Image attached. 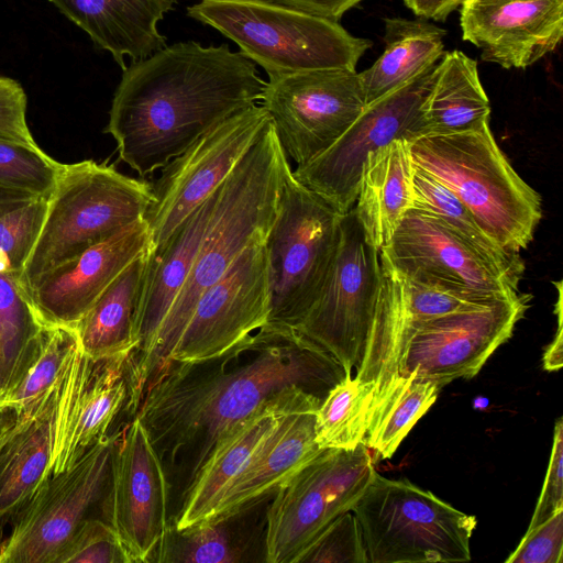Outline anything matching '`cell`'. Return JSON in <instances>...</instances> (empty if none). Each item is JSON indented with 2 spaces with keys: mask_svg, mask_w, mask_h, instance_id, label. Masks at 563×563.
I'll return each mask as SVG.
<instances>
[{
  "mask_svg": "<svg viewBox=\"0 0 563 563\" xmlns=\"http://www.w3.org/2000/svg\"><path fill=\"white\" fill-rule=\"evenodd\" d=\"M342 365L292 327L267 322L224 352L173 362L146 385L135 412L167 482L168 522L216 445L268 404L323 400Z\"/></svg>",
  "mask_w": 563,
  "mask_h": 563,
  "instance_id": "6da1fadb",
  "label": "cell"
},
{
  "mask_svg": "<svg viewBox=\"0 0 563 563\" xmlns=\"http://www.w3.org/2000/svg\"><path fill=\"white\" fill-rule=\"evenodd\" d=\"M265 85L255 64L227 44L166 45L123 69L104 133L120 159L145 178L224 119L258 103Z\"/></svg>",
  "mask_w": 563,
  "mask_h": 563,
  "instance_id": "7a4b0ae2",
  "label": "cell"
},
{
  "mask_svg": "<svg viewBox=\"0 0 563 563\" xmlns=\"http://www.w3.org/2000/svg\"><path fill=\"white\" fill-rule=\"evenodd\" d=\"M290 166L272 121L219 188L216 217L195 262L146 350L125 360L128 406L135 407L201 294L255 241L265 240Z\"/></svg>",
  "mask_w": 563,
  "mask_h": 563,
  "instance_id": "3957f363",
  "label": "cell"
},
{
  "mask_svg": "<svg viewBox=\"0 0 563 563\" xmlns=\"http://www.w3.org/2000/svg\"><path fill=\"white\" fill-rule=\"evenodd\" d=\"M380 283L379 250L366 239L352 208L342 214L336 253L322 290L296 327L369 390L366 433L402 382L390 371L375 334Z\"/></svg>",
  "mask_w": 563,
  "mask_h": 563,
  "instance_id": "277c9868",
  "label": "cell"
},
{
  "mask_svg": "<svg viewBox=\"0 0 563 563\" xmlns=\"http://www.w3.org/2000/svg\"><path fill=\"white\" fill-rule=\"evenodd\" d=\"M408 142L413 164L452 191L499 247H528L542 218L541 196L515 170L489 123Z\"/></svg>",
  "mask_w": 563,
  "mask_h": 563,
  "instance_id": "5b68a950",
  "label": "cell"
},
{
  "mask_svg": "<svg viewBox=\"0 0 563 563\" xmlns=\"http://www.w3.org/2000/svg\"><path fill=\"white\" fill-rule=\"evenodd\" d=\"M152 184L106 162L63 164L47 197L44 222L21 275L22 289L41 275L144 218Z\"/></svg>",
  "mask_w": 563,
  "mask_h": 563,
  "instance_id": "8992f818",
  "label": "cell"
},
{
  "mask_svg": "<svg viewBox=\"0 0 563 563\" xmlns=\"http://www.w3.org/2000/svg\"><path fill=\"white\" fill-rule=\"evenodd\" d=\"M187 14L235 43L268 76L355 70L372 46L371 40L352 35L336 21L274 0H200Z\"/></svg>",
  "mask_w": 563,
  "mask_h": 563,
  "instance_id": "52a82bcc",
  "label": "cell"
},
{
  "mask_svg": "<svg viewBox=\"0 0 563 563\" xmlns=\"http://www.w3.org/2000/svg\"><path fill=\"white\" fill-rule=\"evenodd\" d=\"M352 511L371 563L471 560L476 517L406 478L390 479L375 471Z\"/></svg>",
  "mask_w": 563,
  "mask_h": 563,
  "instance_id": "ba28073f",
  "label": "cell"
},
{
  "mask_svg": "<svg viewBox=\"0 0 563 563\" xmlns=\"http://www.w3.org/2000/svg\"><path fill=\"white\" fill-rule=\"evenodd\" d=\"M341 218L288 166L265 239L272 280L268 322L296 329L316 302L336 253Z\"/></svg>",
  "mask_w": 563,
  "mask_h": 563,
  "instance_id": "9c48e42d",
  "label": "cell"
},
{
  "mask_svg": "<svg viewBox=\"0 0 563 563\" xmlns=\"http://www.w3.org/2000/svg\"><path fill=\"white\" fill-rule=\"evenodd\" d=\"M375 472L369 449H325L277 488L267 510L266 563H297L339 516L352 510Z\"/></svg>",
  "mask_w": 563,
  "mask_h": 563,
  "instance_id": "30bf717a",
  "label": "cell"
},
{
  "mask_svg": "<svg viewBox=\"0 0 563 563\" xmlns=\"http://www.w3.org/2000/svg\"><path fill=\"white\" fill-rule=\"evenodd\" d=\"M117 428L70 468L47 477L0 542V563H56L81 522L99 511Z\"/></svg>",
  "mask_w": 563,
  "mask_h": 563,
  "instance_id": "8fae6325",
  "label": "cell"
},
{
  "mask_svg": "<svg viewBox=\"0 0 563 563\" xmlns=\"http://www.w3.org/2000/svg\"><path fill=\"white\" fill-rule=\"evenodd\" d=\"M261 104L297 166L327 151L366 107L358 73L343 68L268 76Z\"/></svg>",
  "mask_w": 563,
  "mask_h": 563,
  "instance_id": "7c38bea8",
  "label": "cell"
},
{
  "mask_svg": "<svg viewBox=\"0 0 563 563\" xmlns=\"http://www.w3.org/2000/svg\"><path fill=\"white\" fill-rule=\"evenodd\" d=\"M269 121L261 103L242 109L161 168L152 184L154 200L144 216L151 251L159 247L221 186Z\"/></svg>",
  "mask_w": 563,
  "mask_h": 563,
  "instance_id": "4fadbf2b",
  "label": "cell"
},
{
  "mask_svg": "<svg viewBox=\"0 0 563 563\" xmlns=\"http://www.w3.org/2000/svg\"><path fill=\"white\" fill-rule=\"evenodd\" d=\"M437 64L366 106L327 151L292 169L294 176L340 213L352 209L367 156L391 141H410L423 134L422 106Z\"/></svg>",
  "mask_w": 563,
  "mask_h": 563,
  "instance_id": "5bb4252c",
  "label": "cell"
},
{
  "mask_svg": "<svg viewBox=\"0 0 563 563\" xmlns=\"http://www.w3.org/2000/svg\"><path fill=\"white\" fill-rule=\"evenodd\" d=\"M98 517L113 528L130 563H153L169 528L167 482L136 416L117 427L110 477Z\"/></svg>",
  "mask_w": 563,
  "mask_h": 563,
  "instance_id": "9a60e30c",
  "label": "cell"
},
{
  "mask_svg": "<svg viewBox=\"0 0 563 563\" xmlns=\"http://www.w3.org/2000/svg\"><path fill=\"white\" fill-rule=\"evenodd\" d=\"M271 300L269 261L265 240H258L201 294L156 374L169 363L230 349L268 322Z\"/></svg>",
  "mask_w": 563,
  "mask_h": 563,
  "instance_id": "2e32d148",
  "label": "cell"
},
{
  "mask_svg": "<svg viewBox=\"0 0 563 563\" xmlns=\"http://www.w3.org/2000/svg\"><path fill=\"white\" fill-rule=\"evenodd\" d=\"M530 299V295L518 292L486 307L410 323L399 375L415 372L440 388L474 377L511 338Z\"/></svg>",
  "mask_w": 563,
  "mask_h": 563,
  "instance_id": "e0dca14e",
  "label": "cell"
},
{
  "mask_svg": "<svg viewBox=\"0 0 563 563\" xmlns=\"http://www.w3.org/2000/svg\"><path fill=\"white\" fill-rule=\"evenodd\" d=\"M379 253L401 274H420L495 297L520 292L525 272V266L488 256L441 219L417 208L405 213Z\"/></svg>",
  "mask_w": 563,
  "mask_h": 563,
  "instance_id": "ac0fdd59",
  "label": "cell"
},
{
  "mask_svg": "<svg viewBox=\"0 0 563 563\" xmlns=\"http://www.w3.org/2000/svg\"><path fill=\"white\" fill-rule=\"evenodd\" d=\"M126 357L93 361L77 342L60 376L51 475L70 468L115 429L128 399Z\"/></svg>",
  "mask_w": 563,
  "mask_h": 563,
  "instance_id": "d6986e66",
  "label": "cell"
},
{
  "mask_svg": "<svg viewBox=\"0 0 563 563\" xmlns=\"http://www.w3.org/2000/svg\"><path fill=\"white\" fill-rule=\"evenodd\" d=\"M151 251L145 219L135 221L22 289L44 327L77 323L140 255Z\"/></svg>",
  "mask_w": 563,
  "mask_h": 563,
  "instance_id": "ffe728a7",
  "label": "cell"
},
{
  "mask_svg": "<svg viewBox=\"0 0 563 563\" xmlns=\"http://www.w3.org/2000/svg\"><path fill=\"white\" fill-rule=\"evenodd\" d=\"M460 24L483 60L523 69L560 45L563 0H465Z\"/></svg>",
  "mask_w": 563,
  "mask_h": 563,
  "instance_id": "44dd1931",
  "label": "cell"
},
{
  "mask_svg": "<svg viewBox=\"0 0 563 563\" xmlns=\"http://www.w3.org/2000/svg\"><path fill=\"white\" fill-rule=\"evenodd\" d=\"M60 376L42 398L16 412L14 422L0 435V541L7 526L51 476Z\"/></svg>",
  "mask_w": 563,
  "mask_h": 563,
  "instance_id": "7402d4cb",
  "label": "cell"
},
{
  "mask_svg": "<svg viewBox=\"0 0 563 563\" xmlns=\"http://www.w3.org/2000/svg\"><path fill=\"white\" fill-rule=\"evenodd\" d=\"M322 400L300 397L268 404L223 438L196 475L173 528L183 530L212 517L231 483L247 466L280 420L290 412L317 409Z\"/></svg>",
  "mask_w": 563,
  "mask_h": 563,
  "instance_id": "603a6c76",
  "label": "cell"
},
{
  "mask_svg": "<svg viewBox=\"0 0 563 563\" xmlns=\"http://www.w3.org/2000/svg\"><path fill=\"white\" fill-rule=\"evenodd\" d=\"M271 493L189 528L169 527L153 563H266Z\"/></svg>",
  "mask_w": 563,
  "mask_h": 563,
  "instance_id": "cb8c5ba5",
  "label": "cell"
},
{
  "mask_svg": "<svg viewBox=\"0 0 563 563\" xmlns=\"http://www.w3.org/2000/svg\"><path fill=\"white\" fill-rule=\"evenodd\" d=\"M124 69L166 46L157 29L176 0H48Z\"/></svg>",
  "mask_w": 563,
  "mask_h": 563,
  "instance_id": "d4e9b609",
  "label": "cell"
},
{
  "mask_svg": "<svg viewBox=\"0 0 563 563\" xmlns=\"http://www.w3.org/2000/svg\"><path fill=\"white\" fill-rule=\"evenodd\" d=\"M415 164L409 142L395 140L365 159L354 210L368 242L380 250L413 205Z\"/></svg>",
  "mask_w": 563,
  "mask_h": 563,
  "instance_id": "484cf974",
  "label": "cell"
},
{
  "mask_svg": "<svg viewBox=\"0 0 563 563\" xmlns=\"http://www.w3.org/2000/svg\"><path fill=\"white\" fill-rule=\"evenodd\" d=\"M317 409L290 412L280 420L265 444L228 487L212 517L276 492L322 451L314 439Z\"/></svg>",
  "mask_w": 563,
  "mask_h": 563,
  "instance_id": "4316f807",
  "label": "cell"
},
{
  "mask_svg": "<svg viewBox=\"0 0 563 563\" xmlns=\"http://www.w3.org/2000/svg\"><path fill=\"white\" fill-rule=\"evenodd\" d=\"M150 252L135 258L77 323L80 347L91 360L129 356L133 351L134 322Z\"/></svg>",
  "mask_w": 563,
  "mask_h": 563,
  "instance_id": "83f0119b",
  "label": "cell"
},
{
  "mask_svg": "<svg viewBox=\"0 0 563 563\" xmlns=\"http://www.w3.org/2000/svg\"><path fill=\"white\" fill-rule=\"evenodd\" d=\"M384 23L382 55L358 73L366 106L421 75L444 53L446 31L427 20L385 18Z\"/></svg>",
  "mask_w": 563,
  "mask_h": 563,
  "instance_id": "f1b7e54d",
  "label": "cell"
},
{
  "mask_svg": "<svg viewBox=\"0 0 563 563\" xmlns=\"http://www.w3.org/2000/svg\"><path fill=\"white\" fill-rule=\"evenodd\" d=\"M490 111L477 63L459 49L443 53L422 106L423 134L481 128L489 123Z\"/></svg>",
  "mask_w": 563,
  "mask_h": 563,
  "instance_id": "f546056e",
  "label": "cell"
},
{
  "mask_svg": "<svg viewBox=\"0 0 563 563\" xmlns=\"http://www.w3.org/2000/svg\"><path fill=\"white\" fill-rule=\"evenodd\" d=\"M43 328L16 278L0 274V399L22 375Z\"/></svg>",
  "mask_w": 563,
  "mask_h": 563,
  "instance_id": "4dcf8cb0",
  "label": "cell"
},
{
  "mask_svg": "<svg viewBox=\"0 0 563 563\" xmlns=\"http://www.w3.org/2000/svg\"><path fill=\"white\" fill-rule=\"evenodd\" d=\"M371 402L369 390L358 378L346 374L314 412L318 446L349 450L364 442Z\"/></svg>",
  "mask_w": 563,
  "mask_h": 563,
  "instance_id": "1f68e13d",
  "label": "cell"
},
{
  "mask_svg": "<svg viewBox=\"0 0 563 563\" xmlns=\"http://www.w3.org/2000/svg\"><path fill=\"white\" fill-rule=\"evenodd\" d=\"M77 342L73 328L44 327L22 375L0 399V407L20 412L42 398L57 382Z\"/></svg>",
  "mask_w": 563,
  "mask_h": 563,
  "instance_id": "d6a6232c",
  "label": "cell"
},
{
  "mask_svg": "<svg viewBox=\"0 0 563 563\" xmlns=\"http://www.w3.org/2000/svg\"><path fill=\"white\" fill-rule=\"evenodd\" d=\"M440 387L413 372L404 376L399 389L364 443L382 460L390 459L417 421L435 402Z\"/></svg>",
  "mask_w": 563,
  "mask_h": 563,
  "instance_id": "836d02e7",
  "label": "cell"
},
{
  "mask_svg": "<svg viewBox=\"0 0 563 563\" xmlns=\"http://www.w3.org/2000/svg\"><path fill=\"white\" fill-rule=\"evenodd\" d=\"M412 208L434 214L496 261L512 266H525L520 253H508L499 247L452 191L416 165Z\"/></svg>",
  "mask_w": 563,
  "mask_h": 563,
  "instance_id": "e575fe53",
  "label": "cell"
},
{
  "mask_svg": "<svg viewBox=\"0 0 563 563\" xmlns=\"http://www.w3.org/2000/svg\"><path fill=\"white\" fill-rule=\"evenodd\" d=\"M399 274L404 279L410 323L422 322L454 312L478 309L489 306L497 300L508 298L473 292L420 274Z\"/></svg>",
  "mask_w": 563,
  "mask_h": 563,
  "instance_id": "d590c367",
  "label": "cell"
},
{
  "mask_svg": "<svg viewBox=\"0 0 563 563\" xmlns=\"http://www.w3.org/2000/svg\"><path fill=\"white\" fill-rule=\"evenodd\" d=\"M60 167L40 146L0 139V188L48 197Z\"/></svg>",
  "mask_w": 563,
  "mask_h": 563,
  "instance_id": "8d00e7d4",
  "label": "cell"
},
{
  "mask_svg": "<svg viewBox=\"0 0 563 563\" xmlns=\"http://www.w3.org/2000/svg\"><path fill=\"white\" fill-rule=\"evenodd\" d=\"M47 197H34L0 216V274L18 278L40 235Z\"/></svg>",
  "mask_w": 563,
  "mask_h": 563,
  "instance_id": "74e56055",
  "label": "cell"
},
{
  "mask_svg": "<svg viewBox=\"0 0 563 563\" xmlns=\"http://www.w3.org/2000/svg\"><path fill=\"white\" fill-rule=\"evenodd\" d=\"M297 563H369L353 511L333 520L302 552Z\"/></svg>",
  "mask_w": 563,
  "mask_h": 563,
  "instance_id": "f35d334b",
  "label": "cell"
},
{
  "mask_svg": "<svg viewBox=\"0 0 563 563\" xmlns=\"http://www.w3.org/2000/svg\"><path fill=\"white\" fill-rule=\"evenodd\" d=\"M56 563H130L113 528L90 516L77 528Z\"/></svg>",
  "mask_w": 563,
  "mask_h": 563,
  "instance_id": "ab89813d",
  "label": "cell"
},
{
  "mask_svg": "<svg viewBox=\"0 0 563 563\" xmlns=\"http://www.w3.org/2000/svg\"><path fill=\"white\" fill-rule=\"evenodd\" d=\"M563 509L541 523L527 529L518 547L506 559L507 563H562Z\"/></svg>",
  "mask_w": 563,
  "mask_h": 563,
  "instance_id": "60d3db41",
  "label": "cell"
},
{
  "mask_svg": "<svg viewBox=\"0 0 563 563\" xmlns=\"http://www.w3.org/2000/svg\"><path fill=\"white\" fill-rule=\"evenodd\" d=\"M27 97L19 81L0 74V139L37 147L26 121Z\"/></svg>",
  "mask_w": 563,
  "mask_h": 563,
  "instance_id": "b9f144b4",
  "label": "cell"
},
{
  "mask_svg": "<svg viewBox=\"0 0 563 563\" xmlns=\"http://www.w3.org/2000/svg\"><path fill=\"white\" fill-rule=\"evenodd\" d=\"M563 509V420L554 426L553 443L543 486L528 529Z\"/></svg>",
  "mask_w": 563,
  "mask_h": 563,
  "instance_id": "7bdbcfd3",
  "label": "cell"
},
{
  "mask_svg": "<svg viewBox=\"0 0 563 563\" xmlns=\"http://www.w3.org/2000/svg\"><path fill=\"white\" fill-rule=\"evenodd\" d=\"M279 3L339 22L342 15L363 0H274Z\"/></svg>",
  "mask_w": 563,
  "mask_h": 563,
  "instance_id": "ee69618b",
  "label": "cell"
},
{
  "mask_svg": "<svg viewBox=\"0 0 563 563\" xmlns=\"http://www.w3.org/2000/svg\"><path fill=\"white\" fill-rule=\"evenodd\" d=\"M465 0H402L408 9L424 20L445 21Z\"/></svg>",
  "mask_w": 563,
  "mask_h": 563,
  "instance_id": "f6af8a7d",
  "label": "cell"
},
{
  "mask_svg": "<svg viewBox=\"0 0 563 563\" xmlns=\"http://www.w3.org/2000/svg\"><path fill=\"white\" fill-rule=\"evenodd\" d=\"M558 290L555 302V313L558 318V329L553 341L545 349L543 355V366L547 371H558L562 367L563 360V335H562V280L554 283Z\"/></svg>",
  "mask_w": 563,
  "mask_h": 563,
  "instance_id": "bcb514c9",
  "label": "cell"
},
{
  "mask_svg": "<svg viewBox=\"0 0 563 563\" xmlns=\"http://www.w3.org/2000/svg\"><path fill=\"white\" fill-rule=\"evenodd\" d=\"M34 197L36 196L0 188V216L11 209L24 205Z\"/></svg>",
  "mask_w": 563,
  "mask_h": 563,
  "instance_id": "7dc6e473",
  "label": "cell"
},
{
  "mask_svg": "<svg viewBox=\"0 0 563 563\" xmlns=\"http://www.w3.org/2000/svg\"><path fill=\"white\" fill-rule=\"evenodd\" d=\"M16 412L8 407H0V435L14 422Z\"/></svg>",
  "mask_w": 563,
  "mask_h": 563,
  "instance_id": "c3c4849f",
  "label": "cell"
}]
</instances>
